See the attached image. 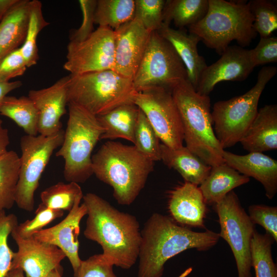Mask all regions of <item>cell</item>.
Instances as JSON below:
<instances>
[{
  "label": "cell",
  "instance_id": "d6a6232c",
  "mask_svg": "<svg viewBox=\"0 0 277 277\" xmlns=\"http://www.w3.org/2000/svg\"><path fill=\"white\" fill-rule=\"evenodd\" d=\"M82 188L78 183L58 182L41 193V203L54 210L70 211L76 199L83 196Z\"/></svg>",
  "mask_w": 277,
  "mask_h": 277
},
{
  "label": "cell",
  "instance_id": "b9f144b4",
  "mask_svg": "<svg viewBox=\"0 0 277 277\" xmlns=\"http://www.w3.org/2000/svg\"><path fill=\"white\" fill-rule=\"evenodd\" d=\"M78 3L82 12V23L80 27L71 35L70 42H83L94 31V14L97 1L80 0Z\"/></svg>",
  "mask_w": 277,
  "mask_h": 277
},
{
  "label": "cell",
  "instance_id": "4dcf8cb0",
  "mask_svg": "<svg viewBox=\"0 0 277 277\" xmlns=\"http://www.w3.org/2000/svg\"><path fill=\"white\" fill-rule=\"evenodd\" d=\"M274 242L268 234L255 230L251 242V255L255 277H277V267L272 254Z\"/></svg>",
  "mask_w": 277,
  "mask_h": 277
},
{
  "label": "cell",
  "instance_id": "52a82bcc",
  "mask_svg": "<svg viewBox=\"0 0 277 277\" xmlns=\"http://www.w3.org/2000/svg\"><path fill=\"white\" fill-rule=\"evenodd\" d=\"M67 105L69 118L63 144L56 156L64 160L65 179L83 183L93 174L92 152L104 129L96 115L75 104Z\"/></svg>",
  "mask_w": 277,
  "mask_h": 277
},
{
  "label": "cell",
  "instance_id": "9c48e42d",
  "mask_svg": "<svg viewBox=\"0 0 277 277\" xmlns=\"http://www.w3.org/2000/svg\"><path fill=\"white\" fill-rule=\"evenodd\" d=\"M186 80V69L173 46L158 31L152 32L132 80L136 91L161 87L172 91Z\"/></svg>",
  "mask_w": 277,
  "mask_h": 277
},
{
  "label": "cell",
  "instance_id": "8fae6325",
  "mask_svg": "<svg viewBox=\"0 0 277 277\" xmlns=\"http://www.w3.org/2000/svg\"><path fill=\"white\" fill-rule=\"evenodd\" d=\"M220 226V237L229 245L237 268L238 277H252L251 242L255 225L231 191L214 205Z\"/></svg>",
  "mask_w": 277,
  "mask_h": 277
},
{
  "label": "cell",
  "instance_id": "5bb4252c",
  "mask_svg": "<svg viewBox=\"0 0 277 277\" xmlns=\"http://www.w3.org/2000/svg\"><path fill=\"white\" fill-rule=\"evenodd\" d=\"M18 247L14 252L12 269H20L26 277H47L53 270L62 267L66 258L58 247L33 237L23 239L13 231L11 233Z\"/></svg>",
  "mask_w": 277,
  "mask_h": 277
},
{
  "label": "cell",
  "instance_id": "f35d334b",
  "mask_svg": "<svg viewBox=\"0 0 277 277\" xmlns=\"http://www.w3.org/2000/svg\"><path fill=\"white\" fill-rule=\"evenodd\" d=\"M248 216L254 224L262 226L266 233L277 242V207L263 204L249 206Z\"/></svg>",
  "mask_w": 277,
  "mask_h": 277
},
{
  "label": "cell",
  "instance_id": "603a6c76",
  "mask_svg": "<svg viewBox=\"0 0 277 277\" xmlns=\"http://www.w3.org/2000/svg\"><path fill=\"white\" fill-rule=\"evenodd\" d=\"M31 1L19 0L0 21V61L24 43Z\"/></svg>",
  "mask_w": 277,
  "mask_h": 277
},
{
  "label": "cell",
  "instance_id": "8d00e7d4",
  "mask_svg": "<svg viewBox=\"0 0 277 277\" xmlns=\"http://www.w3.org/2000/svg\"><path fill=\"white\" fill-rule=\"evenodd\" d=\"M63 214V211L49 208L41 203L35 212L34 217L18 224L13 231L23 239L32 238L54 220L62 217Z\"/></svg>",
  "mask_w": 277,
  "mask_h": 277
},
{
  "label": "cell",
  "instance_id": "ffe728a7",
  "mask_svg": "<svg viewBox=\"0 0 277 277\" xmlns=\"http://www.w3.org/2000/svg\"><path fill=\"white\" fill-rule=\"evenodd\" d=\"M224 162L239 173L260 182L265 195L272 199L277 192V162L263 152H251L243 155L224 150Z\"/></svg>",
  "mask_w": 277,
  "mask_h": 277
},
{
  "label": "cell",
  "instance_id": "e575fe53",
  "mask_svg": "<svg viewBox=\"0 0 277 277\" xmlns=\"http://www.w3.org/2000/svg\"><path fill=\"white\" fill-rule=\"evenodd\" d=\"M248 4L255 32L259 34L260 37L272 36L277 29L276 1L251 0Z\"/></svg>",
  "mask_w": 277,
  "mask_h": 277
},
{
  "label": "cell",
  "instance_id": "7dc6e473",
  "mask_svg": "<svg viewBox=\"0 0 277 277\" xmlns=\"http://www.w3.org/2000/svg\"><path fill=\"white\" fill-rule=\"evenodd\" d=\"M5 277H25L24 272L20 269H12Z\"/></svg>",
  "mask_w": 277,
  "mask_h": 277
},
{
  "label": "cell",
  "instance_id": "f6af8a7d",
  "mask_svg": "<svg viewBox=\"0 0 277 277\" xmlns=\"http://www.w3.org/2000/svg\"><path fill=\"white\" fill-rule=\"evenodd\" d=\"M10 143L8 129L3 125V121L0 119V156L7 152V147Z\"/></svg>",
  "mask_w": 277,
  "mask_h": 277
},
{
  "label": "cell",
  "instance_id": "6da1fadb",
  "mask_svg": "<svg viewBox=\"0 0 277 277\" xmlns=\"http://www.w3.org/2000/svg\"><path fill=\"white\" fill-rule=\"evenodd\" d=\"M83 199L87 210L85 238L102 247L103 257L113 266L131 268L138 259L141 240L136 217L95 193H87Z\"/></svg>",
  "mask_w": 277,
  "mask_h": 277
},
{
  "label": "cell",
  "instance_id": "f546056e",
  "mask_svg": "<svg viewBox=\"0 0 277 277\" xmlns=\"http://www.w3.org/2000/svg\"><path fill=\"white\" fill-rule=\"evenodd\" d=\"M20 158L13 150L0 156V211L11 209L15 203Z\"/></svg>",
  "mask_w": 277,
  "mask_h": 277
},
{
  "label": "cell",
  "instance_id": "60d3db41",
  "mask_svg": "<svg viewBox=\"0 0 277 277\" xmlns=\"http://www.w3.org/2000/svg\"><path fill=\"white\" fill-rule=\"evenodd\" d=\"M251 61L254 67L277 62V37H261L256 47L250 50Z\"/></svg>",
  "mask_w": 277,
  "mask_h": 277
},
{
  "label": "cell",
  "instance_id": "836d02e7",
  "mask_svg": "<svg viewBox=\"0 0 277 277\" xmlns=\"http://www.w3.org/2000/svg\"><path fill=\"white\" fill-rule=\"evenodd\" d=\"M139 109L134 131V146L139 152L154 162L160 161V140L145 114Z\"/></svg>",
  "mask_w": 277,
  "mask_h": 277
},
{
  "label": "cell",
  "instance_id": "5b68a950",
  "mask_svg": "<svg viewBox=\"0 0 277 277\" xmlns=\"http://www.w3.org/2000/svg\"><path fill=\"white\" fill-rule=\"evenodd\" d=\"M253 23L248 2L208 0L206 15L189 26L188 32L221 55L233 41L243 48L251 44L257 34Z\"/></svg>",
  "mask_w": 277,
  "mask_h": 277
},
{
  "label": "cell",
  "instance_id": "2e32d148",
  "mask_svg": "<svg viewBox=\"0 0 277 277\" xmlns=\"http://www.w3.org/2000/svg\"><path fill=\"white\" fill-rule=\"evenodd\" d=\"M220 58L203 72L196 91L209 95L216 85L223 81H243L255 68L250 56V50L240 46H229Z\"/></svg>",
  "mask_w": 277,
  "mask_h": 277
},
{
  "label": "cell",
  "instance_id": "ac0fdd59",
  "mask_svg": "<svg viewBox=\"0 0 277 277\" xmlns=\"http://www.w3.org/2000/svg\"><path fill=\"white\" fill-rule=\"evenodd\" d=\"M69 80V75H66L50 87L29 91L28 96L38 112V134L50 136L62 129L61 118L66 113Z\"/></svg>",
  "mask_w": 277,
  "mask_h": 277
},
{
  "label": "cell",
  "instance_id": "d4e9b609",
  "mask_svg": "<svg viewBox=\"0 0 277 277\" xmlns=\"http://www.w3.org/2000/svg\"><path fill=\"white\" fill-rule=\"evenodd\" d=\"M249 181V177L224 163L211 167L209 174L199 188L206 204L214 205L234 188Z\"/></svg>",
  "mask_w": 277,
  "mask_h": 277
},
{
  "label": "cell",
  "instance_id": "cb8c5ba5",
  "mask_svg": "<svg viewBox=\"0 0 277 277\" xmlns=\"http://www.w3.org/2000/svg\"><path fill=\"white\" fill-rule=\"evenodd\" d=\"M160 149L161 160L169 168L176 170L185 182L200 185L210 172L211 167L186 147L173 149L162 143Z\"/></svg>",
  "mask_w": 277,
  "mask_h": 277
},
{
  "label": "cell",
  "instance_id": "1f68e13d",
  "mask_svg": "<svg viewBox=\"0 0 277 277\" xmlns=\"http://www.w3.org/2000/svg\"><path fill=\"white\" fill-rule=\"evenodd\" d=\"M42 3L31 1L28 25L25 41L20 47L28 68L35 65L39 58L37 38L39 33L49 25L42 12Z\"/></svg>",
  "mask_w": 277,
  "mask_h": 277
},
{
  "label": "cell",
  "instance_id": "d590c367",
  "mask_svg": "<svg viewBox=\"0 0 277 277\" xmlns=\"http://www.w3.org/2000/svg\"><path fill=\"white\" fill-rule=\"evenodd\" d=\"M165 2L164 0H135L134 18L150 32L158 31L163 25Z\"/></svg>",
  "mask_w": 277,
  "mask_h": 277
},
{
  "label": "cell",
  "instance_id": "7402d4cb",
  "mask_svg": "<svg viewBox=\"0 0 277 277\" xmlns=\"http://www.w3.org/2000/svg\"><path fill=\"white\" fill-rule=\"evenodd\" d=\"M246 150L263 152L277 149V105H266L240 141Z\"/></svg>",
  "mask_w": 277,
  "mask_h": 277
},
{
  "label": "cell",
  "instance_id": "7c38bea8",
  "mask_svg": "<svg viewBox=\"0 0 277 277\" xmlns=\"http://www.w3.org/2000/svg\"><path fill=\"white\" fill-rule=\"evenodd\" d=\"M134 103L145 114L163 144L173 149L183 146L182 124L172 91L155 87L137 92Z\"/></svg>",
  "mask_w": 277,
  "mask_h": 277
},
{
  "label": "cell",
  "instance_id": "3957f363",
  "mask_svg": "<svg viewBox=\"0 0 277 277\" xmlns=\"http://www.w3.org/2000/svg\"><path fill=\"white\" fill-rule=\"evenodd\" d=\"M93 173L110 186L121 205H130L144 188L154 162L133 146L108 141L92 155Z\"/></svg>",
  "mask_w": 277,
  "mask_h": 277
},
{
  "label": "cell",
  "instance_id": "7bdbcfd3",
  "mask_svg": "<svg viewBox=\"0 0 277 277\" xmlns=\"http://www.w3.org/2000/svg\"><path fill=\"white\" fill-rule=\"evenodd\" d=\"M27 68L19 47L0 61V80L9 82L23 75Z\"/></svg>",
  "mask_w": 277,
  "mask_h": 277
},
{
  "label": "cell",
  "instance_id": "d6986e66",
  "mask_svg": "<svg viewBox=\"0 0 277 277\" xmlns=\"http://www.w3.org/2000/svg\"><path fill=\"white\" fill-rule=\"evenodd\" d=\"M168 210L170 217L181 226L205 228L207 204L198 186L185 182L171 190Z\"/></svg>",
  "mask_w": 277,
  "mask_h": 277
},
{
  "label": "cell",
  "instance_id": "4fadbf2b",
  "mask_svg": "<svg viewBox=\"0 0 277 277\" xmlns=\"http://www.w3.org/2000/svg\"><path fill=\"white\" fill-rule=\"evenodd\" d=\"M64 68L72 74L113 70L114 30L98 26L85 41H70Z\"/></svg>",
  "mask_w": 277,
  "mask_h": 277
},
{
  "label": "cell",
  "instance_id": "e0dca14e",
  "mask_svg": "<svg viewBox=\"0 0 277 277\" xmlns=\"http://www.w3.org/2000/svg\"><path fill=\"white\" fill-rule=\"evenodd\" d=\"M83 196L78 197L72 209L61 222L51 227L44 229L33 236L35 239L56 246L65 254L76 277L82 260L78 254V235L80 223L87 215L86 205L80 204Z\"/></svg>",
  "mask_w": 277,
  "mask_h": 277
},
{
  "label": "cell",
  "instance_id": "7a4b0ae2",
  "mask_svg": "<svg viewBox=\"0 0 277 277\" xmlns=\"http://www.w3.org/2000/svg\"><path fill=\"white\" fill-rule=\"evenodd\" d=\"M141 234L137 277H162L168 260L190 249L209 250L220 238L218 233L193 231L159 213L148 218Z\"/></svg>",
  "mask_w": 277,
  "mask_h": 277
},
{
  "label": "cell",
  "instance_id": "ee69618b",
  "mask_svg": "<svg viewBox=\"0 0 277 277\" xmlns=\"http://www.w3.org/2000/svg\"><path fill=\"white\" fill-rule=\"evenodd\" d=\"M22 85L19 81L6 82L0 80V103L10 92L19 88Z\"/></svg>",
  "mask_w": 277,
  "mask_h": 277
},
{
  "label": "cell",
  "instance_id": "484cf974",
  "mask_svg": "<svg viewBox=\"0 0 277 277\" xmlns=\"http://www.w3.org/2000/svg\"><path fill=\"white\" fill-rule=\"evenodd\" d=\"M139 110L134 103L125 104L97 115L104 129L100 140L123 138L134 143Z\"/></svg>",
  "mask_w": 277,
  "mask_h": 277
},
{
  "label": "cell",
  "instance_id": "bcb514c9",
  "mask_svg": "<svg viewBox=\"0 0 277 277\" xmlns=\"http://www.w3.org/2000/svg\"><path fill=\"white\" fill-rule=\"evenodd\" d=\"M19 0H0V21Z\"/></svg>",
  "mask_w": 277,
  "mask_h": 277
},
{
  "label": "cell",
  "instance_id": "c3c4849f",
  "mask_svg": "<svg viewBox=\"0 0 277 277\" xmlns=\"http://www.w3.org/2000/svg\"><path fill=\"white\" fill-rule=\"evenodd\" d=\"M63 268L62 267L51 271L47 277H62Z\"/></svg>",
  "mask_w": 277,
  "mask_h": 277
},
{
  "label": "cell",
  "instance_id": "f907efd6",
  "mask_svg": "<svg viewBox=\"0 0 277 277\" xmlns=\"http://www.w3.org/2000/svg\"><path fill=\"white\" fill-rule=\"evenodd\" d=\"M209 277H211V276H209Z\"/></svg>",
  "mask_w": 277,
  "mask_h": 277
},
{
  "label": "cell",
  "instance_id": "83f0119b",
  "mask_svg": "<svg viewBox=\"0 0 277 277\" xmlns=\"http://www.w3.org/2000/svg\"><path fill=\"white\" fill-rule=\"evenodd\" d=\"M208 0L166 1L163 24L170 25L173 22L178 29H184L197 23L206 15Z\"/></svg>",
  "mask_w": 277,
  "mask_h": 277
},
{
  "label": "cell",
  "instance_id": "ba28073f",
  "mask_svg": "<svg viewBox=\"0 0 277 277\" xmlns=\"http://www.w3.org/2000/svg\"><path fill=\"white\" fill-rule=\"evenodd\" d=\"M276 72L275 66L263 67L258 72L255 84L249 90L214 104L211 115L214 133L224 150L240 142L246 133L258 113L260 96Z\"/></svg>",
  "mask_w": 277,
  "mask_h": 277
},
{
  "label": "cell",
  "instance_id": "681fc988",
  "mask_svg": "<svg viewBox=\"0 0 277 277\" xmlns=\"http://www.w3.org/2000/svg\"><path fill=\"white\" fill-rule=\"evenodd\" d=\"M192 271V268L191 267L187 268L184 270L180 275L177 277H187Z\"/></svg>",
  "mask_w": 277,
  "mask_h": 277
},
{
  "label": "cell",
  "instance_id": "44dd1931",
  "mask_svg": "<svg viewBox=\"0 0 277 277\" xmlns=\"http://www.w3.org/2000/svg\"><path fill=\"white\" fill-rule=\"evenodd\" d=\"M158 32L175 49L185 67L188 81L196 90L201 76L208 66L198 52L200 38L185 28L175 29L164 24Z\"/></svg>",
  "mask_w": 277,
  "mask_h": 277
},
{
  "label": "cell",
  "instance_id": "30bf717a",
  "mask_svg": "<svg viewBox=\"0 0 277 277\" xmlns=\"http://www.w3.org/2000/svg\"><path fill=\"white\" fill-rule=\"evenodd\" d=\"M65 130L50 136L25 135L21 138V156L15 204L20 209H34V194L53 151L63 144Z\"/></svg>",
  "mask_w": 277,
  "mask_h": 277
},
{
  "label": "cell",
  "instance_id": "8992f818",
  "mask_svg": "<svg viewBox=\"0 0 277 277\" xmlns=\"http://www.w3.org/2000/svg\"><path fill=\"white\" fill-rule=\"evenodd\" d=\"M137 93L132 79L113 70L70 74L67 101L97 116L120 105L134 103Z\"/></svg>",
  "mask_w": 277,
  "mask_h": 277
},
{
  "label": "cell",
  "instance_id": "4316f807",
  "mask_svg": "<svg viewBox=\"0 0 277 277\" xmlns=\"http://www.w3.org/2000/svg\"><path fill=\"white\" fill-rule=\"evenodd\" d=\"M0 114L13 120L27 135L38 134V112L28 96H6L0 103Z\"/></svg>",
  "mask_w": 277,
  "mask_h": 277
},
{
  "label": "cell",
  "instance_id": "ab89813d",
  "mask_svg": "<svg viewBox=\"0 0 277 277\" xmlns=\"http://www.w3.org/2000/svg\"><path fill=\"white\" fill-rule=\"evenodd\" d=\"M113 267L102 253L94 254L82 260L76 277H117Z\"/></svg>",
  "mask_w": 277,
  "mask_h": 277
},
{
  "label": "cell",
  "instance_id": "74e56055",
  "mask_svg": "<svg viewBox=\"0 0 277 277\" xmlns=\"http://www.w3.org/2000/svg\"><path fill=\"white\" fill-rule=\"evenodd\" d=\"M18 224L16 216L0 211V277H5L11 270L14 252L8 244V238Z\"/></svg>",
  "mask_w": 277,
  "mask_h": 277
},
{
  "label": "cell",
  "instance_id": "277c9868",
  "mask_svg": "<svg viewBox=\"0 0 277 277\" xmlns=\"http://www.w3.org/2000/svg\"><path fill=\"white\" fill-rule=\"evenodd\" d=\"M172 95L181 117L186 147L211 167L225 163L224 150L212 127L209 95L198 93L188 80L176 86Z\"/></svg>",
  "mask_w": 277,
  "mask_h": 277
},
{
  "label": "cell",
  "instance_id": "9a60e30c",
  "mask_svg": "<svg viewBox=\"0 0 277 277\" xmlns=\"http://www.w3.org/2000/svg\"><path fill=\"white\" fill-rule=\"evenodd\" d=\"M113 70L133 80L138 68L151 32L133 18L114 30Z\"/></svg>",
  "mask_w": 277,
  "mask_h": 277
},
{
  "label": "cell",
  "instance_id": "f1b7e54d",
  "mask_svg": "<svg viewBox=\"0 0 277 277\" xmlns=\"http://www.w3.org/2000/svg\"><path fill=\"white\" fill-rule=\"evenodd\" d=\"M135 0H97L94 23L114 30L134 18Z\"/></svg>",
  "mask_w": 277,
  "mask_h": 277
}]
</instances>
